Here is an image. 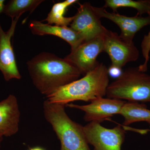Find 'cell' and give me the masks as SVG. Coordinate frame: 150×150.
I'll list each match as a JSON object with an SVG mask.
<instances>
[{
	"mask_svg": "<svg viewBox=\"0 0 150 150\" xmlns=\"http://www.w3.org/2000/svg\"><path fill=\"white\" fill-rule=\"evenodd\" d=\"M109 81L107 67L103 63H100L81 79L63 86L46 97L47 100L65 105L76 100L91 102L106 96Z\"/></svg>",
	"mask_w": 150,
	"mask_h": 150,
	"instance_id": "7a4b0ae2",
	"label": "cell"
},
{
	"mask_svg": "<svg viewBox=\"0 0 150 150\" xmlns=\"http://www.w3.org/2000/svg\"><path fill=\"white\" fill-rule=\"evenodd\" d=\"M64 105L46 100L43 104V114L61 142L60 150H91L86 138L83 126L69 117Z\"/></svg>",
	"mask_w": 150,
	"mask_h": 150,
	"instance_id": "3957f363",
	"label": "cell"
},
{
	"mask_svg": "<svg viewBox=\"0 0 150 150\" xmlns=\"http://www.w3.org/2000/svg\"><path fill=\"white\" fill-rule=\"evenodd\" d=\"M106 96L129 102H150V75L138 67L128 68L108 85Z\"/></svg>",
	"mask_w": 150,
	"mask_h": 150,
	"instance_id": "277c9868",
	"label": "cell"
},
{
	"mask_svg": "<svg viewBox=\"0 0 150 150\" xmlns=\"http://www.w3.org/2000/svg\"><path fill=\"white\" fill-rule=\"evenodd\" d=\"M150 18V11L147 13ZM141 48L142 55L144 59V63L140 65L139 67L140 71L146 72L148 70V64L149 60V54L150 52V30L149 32L147 35H145L141 43Z\"/></svg>",
	"mask_w": 150,
	"mask_h": 150,
	"instance_id": "ac0fdd59",
	"label": "cell"
},
{
	"mask_svg": "<svg viewBox=\"0 0 150 150\" xmlns=\"http://www.w3.org/2000/svg\"><path fill=\"white\" fill-rule=\"evenodd\" d=\"M126 101L115 98H99L86 105L69 103L67 106L85 112L84 120L86 122L100 123L107 118L119 114Z\"/></svg>",
	"mask_w": 150,
	"mask_h": 150,
	"instance_id": "9c48e42d",
	"label": "cell"
},
{
	"mask_svg": "<svg viewBox=\"0 0 150 150\" xmlns=\"http://www.w3.org/2000/svg\"><path fill=\"white\" fill-rule=\"evenodd\" d=\"M103 8L109 7L113 12H116L119 8L129 7L135 9L138 11L137 14L142 16L147 13L150 11V0L133 1V0H105Z\"/></svg>",
	"mask_w": 150,
	"mask_h": 150,
	"instance_id": "e0dca14e",
	"label": "cell"
},
{
	"mask_svg": "<svg viewBox=\"0 0 150 150\" xmlns=\"http://www.w3.org/2000/svg\"><path fill=\"white\" fill-rule=\"evenodd\" d=\"M28 25L30 31L34 35L57 36L69 43L71 46V50L76 48L84 42L83 37L80 34L68 26L45 24L41 21L35 20L30 21Z\"/></svg>",
	"mask_w": 150,
	"mask_h": 150,
	"instance_id": "4fadbf2b",
	"label": "cell"
},
{
	"mask_svg": "<svg viewBox=\"0 0 150 150\" xmlns=\"http://www.w3.org/2000/svg\"><path fill=\"white\" fill-rule=\"evenodd\" d=\"M43 0H11L5 5L3 13L12 19L21 16L26 12H33Z\"/></svg>",
	"mask_w": 150,
	"mask_h": 150,
	"instance_id": "2e32d148",
	"label": "cell"
},
{
	"mask_svg": "<svg viewBox=\"0 0 150 150\" xmlns=\"http://www.w3.org/2000/svg\"><path fill=\"white\" fill-rule=\"evenodd\" d=\"M103 52L108 54L112 65L121 68L127 63L137 61L139 56L134 42H126L118 33L108 30L104 35Z\"/></svg>",
	"mask_w": 150,
	"mask_h": 150,
	"instance_id": "52a82bcc",
	"label": "cell"
},
{
	"mask_svg": "<svg viewBox=\"0 0 150 150\" xmlns=\"http://www.w3.org/2000/svg\"><path fill=\"white\" fill-rule=\"evenodd\" d=\"M104 35L85 41L71 50L70 54L65 57L79 70L81 74L85 76L99 65L97 59L104 51Z\"/></svg>",
	"mask_w": 150,
	"mask_h": 150,
	"instance_id": "8992f818",
	"label": "cell"
},
{
	"mask_svg": "<svg viewBox=\"0 0 150 150\" xmlns=\"http://www.w3.org/2000/svg\"><path fill=\"white\" fill-rule=\"evenodd\" d=\"M3 141V137L2 136H0V148H1V142Z\"/></svg>",
	"mask_w": 150,
	"mask_h": 150,
	"instance_id": "7402d4cb",
	"label": "cell"
},
{
	"mask_svg": "<svg viewBox=\"0 0 150 150\" xmlns=\"http://www.w3.org/2000/svg\"><path fill=\"white\" fill-rule=\"evenodd\" d=\"M119 114L124 118V125L139 122H145L150 124V110L143 103L126 102Z\"/></svg>",
	"mask_w": 150,
	"mask_h": 150,
	"instance_id": "5bb4252c",
	"label": "cell"
},
{
	"mask_svg": "<svg viewBox=\"0 0 150 150\" xmlns=\"http://www.w3.org/2000/svg\"><path fill=\"white\" fill-rule=\"evenodd\" d=\"M76 0H66L62 2L54 4L46 18L43 21L47 22V24L61 26H68L71 24L74 19V16L67 17L64 16L66 10L68 7L74 3L77 2Z\"/></svg>",
	"mask_w": 150,
	"mask_h": 150,
	"instance_id": "9a60e30c",
	"label": "cell"
},
{
	"mask_svg": "<svg viewBox=\"0 0 150 150\" xmlns=\"http://www.w3.org/2000/svg\"><path fill=\"white\" fill-rule=\"evenodd\" d=\"M89 3L80 4L78 12L74 16L71 28L79 33L85 41H88L105 34L108 29L101 24L100 18L93 10Z\"/></svg>",
	"mask_w": 150,
	"mask_h": 150,
	"instance_id": "ba28073f",
	"label": "cell"
},
{
	"mask_svg": "<svg viewBox=\"0 0 150 150\" xmlns=\"http://www.w3.org/2000/svg\"><path fill=\"white\" fill-rule=\"evenodd\" d=\"M149 131L150 132V129H149Z\"/></svg>",
	"mask_w": 150,
	"mask_h": 150,
	"instance_id": "603a6c76",
	"label": "cell"
},
{
	"mask_svg": "<svg viewBox=\"0 0 150 150\" xmlns=\"http://www.w3.org/2000/svg\"><path fill=\"white\" fill-rule=\"evenodd\" d=\"M21 113L16 97L9 95L0 102V136L9 137L18 131Z\"/></svg>",
	"mask_w": 150,
	"mask_h": 150,
	"instance_id": "7c38bea8",
	"label": "cell"
},
{
	"mask_svg": "<svg viewBox=\"0 0 150 150\" xmlns=\"http://www.w3.org/2000/svg\"><path fill=\"white\" fill-rule=\"evenodd\" d=\"M83 130L89 144L94 150H121L125 131L121 126L108 129L98 122H92L84 126Z\"/></svg>",
	"mask_w": 150,
	"mask_h": 150,
	"instance_id": "5b68a950",
	"label": "cell"
},
{
	"mask_svg": "<svg viewBox=\"0 0 150 150\" xmlns=\"http://www.w3.org/2000/svg\"><path fill=\"white\" fill-rule=\"evenodd\" d=\"M4 2V0H0V14L3 13L5 6Z\"/></svg>",
	"mask_w": 150,
	"mask_h": 150,
	"instance_id": "ffe728a7",
	"label": "cell"
},
{
	"mask_svg": "<svg viewBox=\"0 0 150 150\" xmlns=\"http://www.w3.org/2000/svg\"><path fill=\"white\" fill-rule=\"evenodd\" d=\"M28 150H46L43 148L40 147L39 146L34 147L31 148L29 149Z\"/></svg>",
	"mask_w": 150,
	"mask_h": 150,
	"instance_id": "44dd1931",
	"label": "cell"
},
{
	"mask_svg": "<svg viewBox=\"0 0 150 150\" xmlns=\"http://www.w3.org/2000/svg\"><path fill=\"white\" fill-rule=\"evenodd\" d=\"M20 17L12 19L10 27L6 32L4 31L0 23V71L7 81L13 79L19 80L21 78L11 43Z\"/></svg>",
	"mask_w": 150,
	"mask_h": 150,
	"instance_id": "30bf717a",
	"label": "cell"
},
{
	"mask_svg": "<svg viewBox=\"0 0 150 150\" xmlns=\"http://www.w3.org/2000/svg\"><path fill=\"white\" fill-rule=\"evenodd\" d=\"M108 76L115 80L121 76L123 72L122 71V68L111 64L108 69Z\"/></svg>",
	"mask_w": 150,
	"mask_h": 150,
	"instance_id": "d6986e66",
	"label": "cell"
},
{
	"mask_svg": "<svg viewBox=\"0 0 150 150\" xmlns=\"http://www.w3.org/2000/svg\"><path fill=\"white\" fill-rule=\"evenodd\" d=\"M93 10L100 18H104L115 23L121 29L120 37L127 42H134V36L143 27L150 24L149 17H143L137 15L128 17L116 12L109 13L103 7L92 6Z\"/></svg>",
	"mask_w": 150,
	"mask_h": 150,
	"instance_id": "8fae6325",
	"label": "cell"
},
{
	"mask_svg": "<svg viewBox=\"0 0 150 150\" xmlns=\"http://www.w3.org/2000/svg\"><path fill=\"white\" fill-rule=\"evenodd\" d=\"M28 70L34 86L48 96L63 86L76 80L81 74L67 59L42 52L28 61Z\"/></svg>",
	"mask_w": 150,
	"mask_h": 150,
	"instance_id": "6da1fadb",
	"label": "cell"
}]
</instances>
